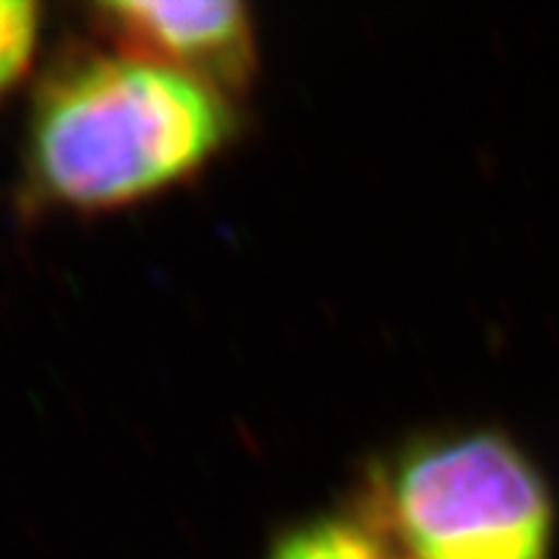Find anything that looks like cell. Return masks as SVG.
<instances>
[{"instance_id":"1","label":"cell","mask_w":559,"mask_h":559,"mask_svg":"<svg viewBox=\"0 0 559 559\" xmlns=\"http://www.w3.org/2000/svg\"><path fill=\"white\" fill-rule=\"evenodd\" d=\"M228 134L231 111L206 83L134 55L83 60L37 95L32 183L60 206H123L192 175Z\"/></svg>"},{"instance_id":"2","label":"cell","mask_w":559,"mask_h":559,"mask_svg":"<svg viewBox=\"0 0 559 559\" xmlns=\"http://www.w3.org/2000/svg\"><path fill=\"white\" fill-rule=\"evenodd\" d=\"M405 559H548L554 506L545 479L493 431L417 442L380 488Z\"/></svg>"},{"instance_id":"3","label":"cell","mask_w":559,"mask_h":559,"mask_svg":"<svg viewBox=\"0 0 559 559\" xmlns=\"http://www.w3.org/2000/svg\"><path fill=\"white\" fill-rule=\"evenodd\" d=\"M134 58L155 60L206 86H237L254 67L246 7L231 0H118L97 9Z\"/></svg>"},{"instance_id":"4","label":"cell","mask_w":559,"mask_h":559,"mask_svg":"<svg viewBox=\"0 0 559 559\" xmlns=\"http://www.w3.org/2000/svg\"><path fill=\"white\" fill-rule=\"evenodd\" d=\"M272 559H397L362 525L346 520H320L288 531Z\"/></svg>"},{"instance_id":"5","label":"cell","mask_w":559,"mask_h":559,"mask_svg":"<svg viewBox=\"0 0 559 559\" xmlns=\"http://www.w3.org/2000/svg\"><path fill=\"white\" fill-rule=\"evenodd\" d=\"M37 7L29 0H0V92L17 81L35 49Z\"/></svg>"}]
</instances>
